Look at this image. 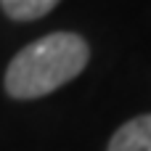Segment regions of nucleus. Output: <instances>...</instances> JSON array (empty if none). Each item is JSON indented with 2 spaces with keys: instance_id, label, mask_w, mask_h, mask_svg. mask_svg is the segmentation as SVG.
<instances>
[{
  "instance_id": "obj_1",
  "label": "nucleus",
  "mask_w": 151,
  "mask_h": 151,
  "mask_svg": "<svg viewBox=\"0 0 151 151\" xmlns=\"http://www.w3.org/2000/svg\"><path fill=\"white\" fill-rule=\"evenodd\" d=\"M90 58L88 42L74 32L45 35L21 48L5 69V93L19 101L40 98L74 80Z\"/></svg>"
},
{
  "instance_id": "obj_2",
  "label": "nucleus",
  "mask_w": 151,
  "mask_h": 151,
  "mask_svg": "<svg viewBox=\"0 0 151 151\" xmlns=\"http://www.w3.org/2000/svg\"><path fill=\"white\" fill-rule=\"evenodd\" d=\"M106 151H151V114L133 117L109 141Z\"/></svg>"
},
{
  "instance_id": "obj_3",
  "label": "nucleus",
  "mask_w": 151,
  "mask_h": 151,
  "mask_svg": "<svg viewBox=\"0 0 151 151\" xmlns=\"http://www.w3.org/2000/svg\"><path fill=\"white\" fill-rule=\"evenodd\" d=\"M61 0H0V8L13 21H35L50 13Z\"/></svg>"
}]
</instances>
